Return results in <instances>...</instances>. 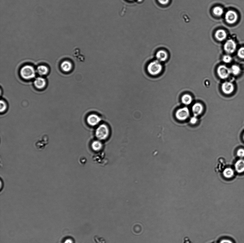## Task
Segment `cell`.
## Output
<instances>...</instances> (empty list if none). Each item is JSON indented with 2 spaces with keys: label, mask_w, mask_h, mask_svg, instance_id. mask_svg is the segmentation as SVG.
<instances>
[{
  "label": "cell",
  "mask_w": 244,
  "mask_h": 243,
  "mask_svg": "<svg viewBox=\"0 0 244 243\" xmlns=\"http://www.w3.org/2000/svg\"><path fill=\"white\" fill-rule=\"evenodd\" d=\"M238 55L240 58L244 59V48H241L238 52Z\"/></svg>",
  "instance_id": "25"
},
{
  "label": "cell",
  "mask_w": 244,
  "mask_h": 243,
  "mask_svg": "<svg viewBox=\"0 0 244 243\" xmlns=\"http://www.w3.org/2000/svg\"><path fill=\"white\" fill-rule=\"evenodd\" d=\"M37 72L40 75H45L48 73V68L44 65H40L37 68Z\"/></svg>",
  "instance_id": "16"
},
{
  "label": "cell",
  "mask_w": 244,
  "mask_h": 243,
  "mask_svg": "<svg viewBox=\"0 0 244 243\" xmlns=\"http://www.w3.org/2000/svg\"><path fill=\"white\" fill-rule=\"evenodd\" d=\"M236 45L235 42L232 40H229L227 41L224 45V49L229 54L235 52L236 49Z\"/></svg>",
  "instance_id": "6"
},
{
  "label": "cell",
  "mask_w": 244,
  "mask_h": 243,
  "mask_svg": "<svg viewBox=\"0 0 244 243\" xmlns=\"http://www.w3.org/2000/svg\"><path fill=\"white\" fill-rule=\"evenodd\" d=\"M21 75L25 80H31L35 78L36 72L35 69L31 65H25L20 71Z\"/></svg>",
  "instance_id": "1"
},
{
  "label": "cell",
  "mask_w": 244,
  "mask_h": 243,
  "mask_svg": "<svg viewBox=\"0 0 244 243\" xmlns=\"http://www.w3.org/2000/svg\"><path fill=\"white\" fill-rule=\"evenodd\" d=\"M92 148L93 150L96 151H100L102 147V144L101 142L98 140L94 141L92 144Z\"/></svg>",
  "instance_id": "19"
},
{
  "label": "cell",
  "mask_w": 244,
  "mask_h": 243,
  "mask_svg": "<svg viewBox=\"0 0 244 243\" xmlns=\"http://www.w3.org/2000/svg\"><path fill=\"white\" fill-rule=\"evenodd\" d=\"M223 175L225 177L227 178H232L234 175V171L231 168H227L223 172Z\"/></svg>",
  "instance_id": "17"
},
{
  "label": "cell",
  "mask_w": 244,
  "mask_h": 243,
  "mask_svg": "<svg viewBox=\"0 0 244 243\" xmlns=\"http://www.w3.org/2000/svg\"><path fill=\"white\" fill-rule=\"evenodd\" d=\"M213 12L215 15L217 16H220L222 15L223 13V9L219 7H216L214 8Z\"/></svg>",
  "instance_id": "21"
},
{
  "label": "cell",
  "mask_w": 244,
  "mask_h": 243,
  "mask_svg": "<svg viewBox=\"0 0 244 243\" xmlns=\"http://www.w3.org/2000/svg\"><path fill=\"white\" fill-rule=\"evenodd\" d=\"M35 86L38 89H42L46 86V82L44 78L38 77L36 78L34 82Z\"/></svg>",
  "instance_id": "11"
},
{
  "label": "cell",
  "mask_w": 244,
  "mask_h": 243,
  "mask_svg": "<svg viewBox=\"0 0 244 243\" xmlns=\"http://www.w3.org/2000/svg\"><path fill=\"white\" fill-rule=\"evenodd\" d=\"M235 168L239 173L244 172V160L240 159L237 161L235 164Z\"/></svg>",
  "instance_id": "12"
},
{
  "label": "cell",
  "mask_w": 244,
  "mask_h": 243,
  "mask_svg": "<svg viewBox=\"0 0 244 243\" xmlns=\"http://www.w3.org/2000/svg\"><path fill=\"white\" fill-rule=\"evenodd\" d=\"M61 67L63 71L66 72L71 71L72 68V65L70 61H65L61 63Z\"/></svg>",
  "instance_id": "14"
},
{
  "label": "cell",
  "mask_w": 244,
  "mask_h": 243,
  "mask_svg": "<svg viewBox=\"0 0 244 243\" xmlns=\"http://www.w3.org/2000/svg\"><path fill=\"white\" fill-rule=\"evenodd\" d=\"M101 121L100 117L96 114L89 115L87 118V122L88 124L91 126H94L99 124Z\"/></svg>",
  "instance_id": "7"
},
{
  "label": "cell",
  "mask_w": 244,
  "mask_h": 243,
  "mask_svg": "<svg viewBox=\"0 0 244 243\" xmlns=\"http://www.w3.org/2000/svg\"><path fill=\"white\" fill-rule=\"evenodd\" d=\"M243 140H244V135H243Z\"/></svg>",
  "instance_id": "32"
},
{
  "label": "cell",
  "mask_w": 244,
  "mask_h": 243,
  "mask_svg": "<svg viewBox=\"0 0 244 243\" xmlns=\"http://www.w3.org/2000/svg\"><path fill=\"white\" fill-rule=\"evenodd\" d=\"M130 1H133V0H130Z\"/></svg>",
  "instance_id": "33"
},
{
  "label": "cell",
  "mask_w": 244,
  "mask_h": 243,
  "mask_svg": "<svg viewBox=\"0 0 244 243\" xmlns=\"http://www.w3.org/2000/svg\"><path fill=\"white\" fill-rule=\"evenodd\" d=\"M237 19V15L234 11L230 10L227 12L225 15L226 21L229 24L234 23L236 22Z\"/></svg>",
  "instance_id": "8"
},
{
  "label": "cell",
  "mask_w": 244,
  "mask_h": 243,
  "mask_svg": "<svg viewBox=\"0 0 244 243\" xmlns=\"http://www.w3.org/2000/svg\"><path fill=\"white\" fill-rule=\"evenodd\" d=\"M215 37L219 41H223L226 39L227 37V34L223 30H219L216 31Z\"/></svg>",
  "instance_id": "15"
},
{
  "label": "cell",
  "mask_w": 244,
  "mask_h": 243,
  "mask_svg": "<svg viewBox=\"0 0 244 243\" xmlns=\"http://www.w3.org/2000/svg\"><path fill=\"white\" fill-rule=\"evenodd\" d=\"M94 240L95 243H106V241L103 238L99 237L98 236L94 237Z\"/></svg>",
  "instance_id": "22"
},
{
  "label": "cell",
  "mask_w": 244,
  "mask_h": 243,
  "mask_svg": "<svg viewBox=\"0 0 244 243\" xmlns=\"http://www.w3.org/2000/svg\"><path fill=\"white\" fill-rule=\"evenodd\" d=\"M156 56L157 60L163 62L166 61L167 59L168 55L165 51L162 50L158 51L156 54Z\"/></svg>",
  "instance_id": "13"
},
{
  "label": "cell",
  "mask_w": 244,
  "mask_h": 243,
  "mask_svg": "<svg viewBox=\"0 0 244 243\" xmlns=\"http://www.w3.org/2000/svg\"><path fill=\"white\" fill-rule=\"evenodd\" d=\"M232 60L231 57L229 55H225L223 57V60L224 63H229L231 62Z\"/></svg>",
  "instance_id": "24"
},
{
  "label": "cell",
  "mask_w": 244,
  "mask_h": 243,
  "mask_svg": "<svg viewBox=\"0 0 244 243\" xmlns=\"http://www.w3.org/2000/svg\"><path fill=\"white\" fill-rule=\"evenodd\" d=\"M222 89L223 93L226 94H230L234 90V85L231 82H225L222 85Z\"/></svg>",
  "instance_id": "9"
},
{
  "label": "cell",
  "mask_w": 244,
  "mask_h": 243,
  "mask_svg": "<svg viewBox=\"0 0 244 243\" xmlns=\"http://www.w3.org/2000/svg\"><path fill=\"white\" fill-rule=\"evenodd\" d=\"M182 243H193L192 241L190 240L189 238L185 237L184 238Z\"/></svg>",
  "instance_id": "28"
},
{
  "label": "cell",
  "mask_w": 244,
  "mask_h": 243,
  "mask_svg": "<svg viewBox=\"0 0 244 243\" xmlns=\"http://www.w3.org/2000/svg\"><path fill=\"white\" fill-rule=\"evenodd\" d=\"M220 243H233L232 241L229 239H225L222 240L220 241Z\"/></svg>",
  "instance_id": "30"
},
{
  "label": "cell",
  "mask_w": 244,
  "mask_h": 243,
  "mask_svg": "<svg viewBox=\"0 0 244 243\" xmlns=\"http://www.w3.org/2000/svg\"><path fill=\"white\" fill-rule=\"evenodd\" d=\"M190 116V111L187 107H185L177 111L175 116L180 121H184Z\"/></svg>",
  "instance_id": "4"
},
{
  "label": "cell",
  "mask_w": 244,
  "mask_h": 243,
  "mask_svg": "<svg viewBox=\"0 0 244 243\" xmlns=\"http://www.w3.org/2000/svg\"><path fill=\"white\" fill-rule=\"evenodd\" d=\"M64 243H73V242L72 240L70 239H68L65 241Z\"/></svg>",
  "instance_id": "31"
},
{
  "label": "cell",
  "mask_w": 244,
  "mask_h": 243,
  "mask_svg": "<svg viewBox=\"0 0 244 243\" xmlns=\"http://www.w3.org/2000/svg\"><path fill=\"white\" fill-rule=\"evenodd\" d=\"M158 1L162 5H166L168 3L169 0H158Z\"/></svg>",
  "instance_id": "29"
},
{
  "label": "cell",
  "mask_w": 244,
  "mask_h": 243,
  "mask_svg": "<svg viewBox=\"0 0 244 243\" xmlns=\"http://www.w3.org/2000/svg\"><path fill=\"white\" fill-rule=\"evenodd\" d=\"M182 101L185 105H188L191 104L192 101L191 96L188 94H185L182 97Z\"/></svg>",
  "instance_id": "18"
},
{
  "label": "cell",
  "mask_w": 244,
  "mask_h": 243,
  "mask_svg": "<svg viewBox=\"0 0 244 243\" xmlns=\"http://www.w3.org/2000/svg\"><path fill=\"white\" fill-rule=\"evenodd\" d=\"M109 129L107 125L102 124L98 127L96 131V137L100 140H104L108 137Z\"/></svg>",
  "instance_id": "3"
},
{
  "label": "cell",
  "mask_w": 244,
  "mask_h": 243,
  "mask_svg": "<svg viewBox=\"0 0 244 243\" xmlns=\"http://www.w3.org/2000/svg\"><path fill=\"white\" fill-rule=\"evenodd\" d=\"M231 73H232L234 75H237L239 74L241 72L240 68L237 65H233L230 69Z\"/></svg>",
  "instance_id": "20"
},
{
  "label": "cell",
  "mask_w": 244,
  "mask_h": 243,
  "mask_svg": "<svg viewBox=\"0 0 244 243\" xmlns=\"http://www.w3.org/2000/svg\"><path fill=\"white\" fill-rule=\"evenodd\" d=\"M190 123L193 125L196 124L197 122V117L194 116L193 117H192V118L190 119Z\"/></svg>",
  "instance_id": "27"
},
{
  "label": "cell",
  "mask_w": 244,
  "mask_h": 243,
  "mask_svg": "<svg viewBox=\"0 0 244 243\" xmlns=\"http://www.w3.org/2000/svg\"><path fill=\"white\" fill-rule=\"evenodd\" d=\"M217 71L218 76L223 79L228 78L231 73L230 69L223 65L219 66L218 68Z\"/></svg>",
  "instance_id": "5"
},
{
  "label": "cell",
  "mask_w": 244,
  "mask_h": 243,
  "mask_svg": "<svg viewBox=\"0 0 244 243\" xmlns=\"http://www.w3.org/2000/svg\"><path fill=\"white\" fill-rule=\"evenodd\" d=\"M162 70V66L158 60L150 63L147 67L148 71L151 75L155 76L159 74Z\"/></svg>",
  "instance_id": "2"
},
{
  "label": "cell",
  "mask_w": 244,
  "mask_h": 243,
  "mask_svg": "<svg viewBox=\"0 0 244 243\" xmlns=\"http://www.w3.org/2000/svg\"><path fill=\"white\" fill-rule=\"evenodd\" d=\"M203 106L200 103H196L192 107V112L194 114V116H195L197 117L201 114L203 111Z\"/></svg>",
  "instance_id": "10"
},
{
  "label": "cell",
  "mask_w": 244,
  "mask_h": 243,
  "mask_svg": "<svg viewBox=\"0 0 244 243\" xmlns=\"http://www.w3.org/2000/svg\"><path fill=\"white\" fill-rule=\"evenodd\" d=\"M7 106L6 102L3 100H1V112H5L7 109Z\"/></svg>",
  "instance_id": "23"
},
{
  "label": "cell",
  "mask_w": 244,
  "mask_h": 243,
  "mask_svg": "<svg viewBox=\"0 0 244 243\" xmlns=\"http://www.w3.org/2000/svg\"><path fill=\"white\" fill-rule=\"evenodd\" d=\"M237 154L238 156L241 158L244 157V150L243 149H239L238 150Z\"/></svg>",
  "instance_id": "26"
}]
</instances>
